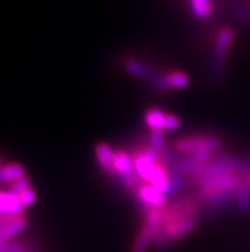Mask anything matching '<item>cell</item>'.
I'll list each match as a JSON object with an SVG mask.
<instances>
[{"label": "cell", "mask_w": 250, "mask_h": 252, "mask_svg": "<svg viewBox=\"0 0 250 252\" xmlns=\"http://www.w3.org/2000/svg\"><path fill=\"white\" fill-rule=\"evenodd\" d=\"M222 146H223V142L219 136L207 133L185 136L174 142V149L180 155H190L200 150L217 154L221 150Z\"/></svg>", "instance_id": "obj_1"}, {"label": "cell", "mask_w": 250, "mask_h": 252, "mask_svg": "<svg viewBox=\"0 0 250 252\" xmlns=\"http://www.w3.org/2000/svg\"><path fill=\"white\" fill-rule=\"evenodd\" d=\"M200 208L199 198L195 196H185L175 200L162 209V225H168L188 218H196Z\"/></svg>", "instance_id": "obj_2"}, {"label": "cell", "mask_w": 250, "mask_h": 252, "mask_svg": "<svg viewBox=\"0 0 250 252\" xmlns=\"http://www.w3.org/2000/svg\"><path fill=\"white\" fill-rule=\"evenodd\" d=\"M162 225V209H151L146 213L139 233L137 234L132 251L130 252H147L149 246H152L156 232Z\"/></svg>", "instance_id": "obj_3"}, {"label": "cell", "mask_w": 250, "mask_h": 252, "mask_svg": "<svg viewBox=\"0 0 250 252\" xmlns=\"http://www.w3.org/2000/svg\"><path fill=\"white\" fill-rule=\"evenodd\" d=\"M136 197L140 202L142 208L146 210V213L151 209H164L167 205L166 196L162 195L161 192L153 189L148 183H143L139 191L137 192Z\"/></svg>", "instance_id": "obj_4"}, {"label": "cell", "mask_w": 250, "mask_h": 252, "mask_svg": "<svg viewBox=\"0 0 250 252\" xmlns=\"http://www.w3.org/2000/svg\"><path fill=\"white\" fill-rule=\"evenodd\" d=\"M95 157L97 160L98 165L102 169L105 174H108L110 177L116 176L115 172V151L112 150V147L108 145L106 142H98L95 146Z\"/></svg>", "instance_id": "obj_5"}, {"label": "cell", "mask_w": 250, "mask_h": 252, "mask_svg": "<svg viewBox=\"0 0 250 252\" xmlns=\"http://www.w3.org/2000/svg\"><path fill=\"white\" fill-rule=\"evenodd\" d=\"M196 224H198L196 218H188V219L175 221V223H171L168 225H164V228H165L168 238L172 242V241H180L189 236L196 228Z\"/></svg>", "instance_id": "obj_6"}, {"label": "cell", "mask_w": 250, "mask_h": 252, "mask_svg": "<svg viewBox=\"0 0 250 252\" xmlns=\"http://www.w3.org/2000/svg\"><path fill=\"white\" fill-rule=\"evenodd\" d=\"M124 69L127 70L130 76H134L137 78H140V80L148 81V82H152V80L157 76V72L152 69V68L144 64L143 62L137 61V59H127L124 62Z\"/></svg>", "instance_id": "obj_7"}, {"label": "cell", "mask_w": 250, "mask_h": 252, "mask_svg": "<svg viewBox=\"0 0 250 252\" xmlns=\"http://www.w3.org/2000/svg\"><path fill=\"white\" fill-rule=\"evenodd\" d=\"M114 165L115 172H116L117 176H120V178H125V177H129L136 173L133 158L125 150H117L115 153Z\"/></svg>", "instance_id": "obj_8"}, {"label": "cell", "mask_w": 250, "mask_h": 252, "mask_svg": "<svg viewBox=\"0 0 250 252\" xmlns=\"http://www.w3.org/2000/svg\"><path fill=\"white\" fill-rule=\"evenodd\" d=\"M28 227V220L25 215H19L16 219H13L10 223H8L3 229L0 230V241L8 243L13 241L14 237L18 236L22 230Z\"/></svg>", "instance_id": "obj_9"}, {"label": "cell", "mask_w": 250, "mask_h": 252, "mask_svg": "<svg viewBox=\"0 0 250 252\" xmlns=\"http://www.w3.org/2000/svg\"><path fill=\"white\" fill-rule=\"evenodd\" d=\"M166 113L160 108H149L144 113V122L151 131H164Z\"/></svg>", "instance_id": "obj_10"}, {"label": "cell", "mask_w": 250, "mask_h": 252, "mask_svg": "<svg viewBox=\"0 0 250 252\" xmlns=\"http://www.w3.org/2000/svg\"><path fill=\"white\" fill-rule=\"evenodd\" d=\"M25 176H27L25 166L18 163L5 164L0 169V182L3 183L16 182L17 179H21Z\"/></svg>", "instance_id": "obj_11"}, {"label": "cell", "mask_w": 250, "mask_h": 252, "mask_svg": "<svg viewBox=\"0 0 250 252\" xmlns=\"http://www.w3.org/2000/svg\"><path fill=\"white\" fill-rule=\"evenodd\" d=\"M165 77L171 90L185 89V87H188L190 85L189 74L185 73V72H181V70H170V72H166Z\"/></svg>", "instance_id": "obj_12"}, {"label": "cell", "mask_w": 250, "mask_h": 252, "mask_svg": "<svg viewBox=\"0 0 250 252\" xmlns=\"http://www.w3.org/2000/svg\"><path fill=\"white\" fill-rule=\"evenodd\" d=\"M235 202L238 206V210L241 214H248L250 211V189L245 185L239 189L235 193Z\"/></svg>", "instance_id": "obj_13"}, {"label": "cell", "mask_w": 250, "mask_h": 252, "mask_svg": "<svg viewBox=\"0 0 250 252\" xmlns=\"http://www.w3.org/2000/svg\"><path fill=\"white\" fill-rule=\"evenodd\" d=\"M29 187H31V178H29L28 176H25L21 179H17L16 182L10 183L8 192H10L13 195L19 196L22 192H25L26 189H28Z\"/></svg>", "instance_id": "obj_14"}, {"label": "cell", "mask_w": 250, "mask_h": 252, "mask_svg": "<svg viewBox=\"0 0 250 252\" xmlns=\"http://www.w3.org/2000/svg\"><path fill=\"white\" fill-rule=\"evenodd\" d=\"M149 146L156 151L165 150V134L164 131H152L149 134Z\"/></svg>", "instance_id": "obj_15"}, {"label": "cell", "mask_w": 250, "mask_h": 252, "mask_svg": "<svg viewBox=\"0 0 250 252\" xmlns=\"http://www.w3.org/2000/svg\"><path fill=\"white\" fill-rule=\"evenodd\" d=\"M170 243H171V240L168 238L164 225H161V227L159 228V230L156 232V236L155 238H153L152 246L155 247V249H165V247H167Z\"/></svg>", "instance_id": "obj_16"}, {"label": "cell", "mask_w": 250, "mask_h": 252, "mask_svg": "<svg viewBox=\"0 0 250 252\" xmlns=\"http://www.w3.org/2000/svg\"><path fill=\"white\" fill-rule=\"evenodd\" d=\"M180 126L181 121L177 115L171 114V113H166L165 127H164V129H166V131H175L177 128H180Z\"/></svg>", "instance_id": "obj_17"}, {"label": "cell", "mask_w": 250, "mask_h": 252, "mask_svg": "<svg viewBox=\"0 0 250 252\" xmlns=\"http://www.w3.org/2000/svg\"><path fill=\"white\" fill-rule=\"evenodd\" d=\"M19 198H21V201H22V204L25 205L26 208V206H31V205L35 204L37 195H36L35 189L29 187L28 189H26L25 192H22V193L19 195Z\"/></svg>", "instance_id": "obj_18"}, {"label": "cell", "mask_w": 250, "mask_h": 252, "mask_svg": "<svg viewBox=\"0 0 250 252\" xmlns=\"http://www.w3.org/2000/svg\"><path fill=\"white\" fill-rule=\"evenodd\" d=\"M0 252H8V251H6V245L4 247H1V249H0Z\"/></svg>", "instance_id": "obj_19"}, {"label": "cell", "mask_w": 250, "mask_h": 252, "mask_svg": "<svg viewBox=\"0 0 250 252\" xmlns=\"http://www.w3.org/2000/svg\"><path fill=\"white\" fill-rule=\"evenodd\" d=\"M6 243L5 242H3V241H0V249H1V247H4L5 246Z\"/></svg>", "instance_id": "obj_20"}, {"label": "cell", "mask_w": 250, "mask_h": 252, "mask_svg": "<svg viewBox=\"0 0 250 252\" xmlns=\"http://www.w3.org/2000/svg\"><path fill=\"white\" fill-rule=\"evenodd\" d=\"M248 186H249V189H250V176H249V179H248Z\"/></svg>", "instance_id": "obj_21"}, {"label": "cell", "mask_w": 250, "mask_h": 252, "mask_svg": "<svg viewBox=\"0 0 250 252\" xmlns=\"http://www.w3.org/2000/svg\"><path fill=\"white\" fill-rule=\"evenodd\" d=\"M1 166H3V165H1V163H0V169H1Z\"/></svg>", "instance_id": "obj_22"}]
</instances>
